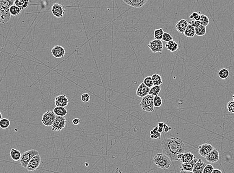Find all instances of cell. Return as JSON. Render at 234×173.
I'll list each match as a JSON object with an SVG mask.
<instances>
[{
  "label": "cell",
  "instance_id": "21",
  "mask_svg": "<svg viewBox=\"0 0 234 173\" xmlns=\"http://www.w3.org/2000/svg\"><path fill=\"white\" fill-rule=\"evenodd\" d=\"M166 49L171 52H176L178 49V45L173 40L167 42L165 45Z\"/></svg>",
  "mask_w": 234,
  "mask_h": 173
},
{
  "label": "cell",
  "instance_id": "47",
  "mask_svg": "<svg viewBox=\"0 0 234 173\" xmlns=\"http://www.w3.org/2000/svg\"><path fill=\"white\" fill-rule=\"evenodd\" d=\"M164 124H165L164 123L159 122L158 123V127H161V128H163V126H164Z\"/></svg>",
  "mask_w": 234,
  "mask_h": 173
},
{
  "label": "cell",
  "instance_id": "30",
  "mask_svg": "<svg viewBox=\"0 0 234 173\" xmlns=\"http://www.w3.org/2000/svg\"><path fill=\"white\" fill-rule=\"evenodd\" d=\"M21 9L15 5H12L10 8V13L13 16L19 15L21 13Z\"/></svg>",
  "mask_w": 234,
  "mask_h": 173
},
{
  "label": "cell",
  "instance_id": "11",
  "mask_svg": "<svg viewBox=\"0 0 234 173\" xmlns=\"http://www.w3.org/2000/svg\"><path fill=\"white\" fill-rule=\"evenodd\" d=\"M198 159L195 157L194 159L190 162L184 163L181 164L180 169H181V173H187V172H192L193 167L195 164L196 163Z\"/></svg>",
  "mask_w": 234,
  "mask_h": 173
},
{
  "label": "cell",
  "instance_id": "41",
  "mask_svg": "<svg viewBox=\"0 0 234 173\" xmlns=\"http://www.w3.org/2000/svg\"><path fill=\"white\" fill-rule=\"evenodd\" d=\"M189 24L193 27L196 28L198 27L199 25H200L201 24L200 23V22L199 21H197V20H194V21H192L190 22Z\"/></svg>",
  "mask_w": 234,
  "mask_h": 173
},
{
  "label": "cell",
  "instance_id": "22",
  "mask_svg": "<svg viewBox=\"0 0 234 173\" xmlns=\"http://www.w3.org/2000/svg\"><path fill=\"white\" fill-rule=\"evenodd\" d=\"M53 112L56 116H65L67 114V110L64 107L56 106L54 108Z\"/></svg>",
  "mask_w": 234,
  "mask_h": 173
},
{
  "label": "cell",
  "instance_id": "12",
  "mask_svg": "<svg viewBox=\"0 0 234 173\" xmlns=\"http://www.w3.org/2000/svg\"><path fill=\"white\" fill-rule=\"evenodd\" d=\"M51 54L54 57L60 59L65 56V49L61 46H56L51 49Z\"/></svg>",
  "mask_w": 234,
  "mask_h": 173
},
{
  "label": "cell",
  "instance_id": "23",
  "mask_svg": "<svg viewBox=\"0 0 234 173\" xmlns=\"http://www.w3.org/2000/svg\"><path fill=\"white\" fill-rule=\"evenodd\" d=\"M21 153L19 150L16 149L15 148H12L10 151V156L12 159L14 161H18L21 159Z\"/></svg>",
  "mask_w": 234,
  "mask_h": 173
},
{
  "label": "cell",
  "instance_id": "3",
  "mask_svg": "<svg viewBox=\"0 0 234 173\" xmlns=\"http://www.w3.org/2000/svg\"><path fill=\"white\" fill-rule=\"evenodd\" d=\"M153 161L158 168L162 170L168 169L171 165L170 159L163 153L157 154L154 157Z\"/></svg>",
  "mask_w": 234,
  "mask_h": 173
},
{
  "label": "cell",
  "instance_id": "4",
  "mask_svg": "<svg viewBox=\"0 0 234 173\" xmlns=\"http://www.w3.org/2000/svg\"><path fill=\"white\" fill-rule=\"evenodd\" d=\"M154 99V96L148 94L146 96L142 97L139 104V106L144 111L149 112H153L155 111Z\"/></svg>",
  "mask_w": 234,
  "mask_h": 173
},
{
  "label": "cell",
  "instance_id": "5",
  "mask_svg": "<svg viewBox=\"0 0 234 173\" xmlns=\"http://www.w3.org/2000/svg\"><path fill=\"white\" fill-rule=\"evenodd\" d=\"M39 154L38 151L35 149L30 150L24 152L21 156L20 161L21 165L24 168H27L30 160L35 156Z\"/></svg>",
  "mask_w": 234,
  "mask_h": 173
},
{
  "label": "cell",
  "instance_id": "37",
  "mask_svg": "<svg viewBox=\"0 0 234 173\" xmlns=\"http://www.w3.org/2000/svg\"><path fill=\"white\" fill-rule=\"evenodd\" d=\"M214 167L211 164H207L204 167V170L203 171V173H212L214 170Z\"/></svg>",
  "mask_w": 234,
  "mask_h": 173
},
{
  "label": "cell",
  "instance_id": "7",
  "mask_svg": "<svg viewBox=\"0 0 234 173\" xmlns=\"http://www.w3.org/2000/svg\"><path fill=\"white\" fill-rule=\"evenodd\" d=\"M56 115L54 113L53 111L52 112L48 110L43 114L41 119V122L46 126H48V127L51 126L53 123L54 120L56 119Z\"/></svg>",
  "mask_w": 234,
  "mask_h": 173
},
{
  "label": "cell",
  "instance_id": "20",
  "mask_svg": "<svg viewBox=\"0 0 234 173\" xmlns=\"http://www.w3.org/2000/svg\"><path fill=\"white\" fill-rule=\"evenodd\" d=\"M207 164L203 162L201 159H198L193 167L192 172L194 173H202L204 167Z\"/></svg>",
  "mask_w": 234,
  "mask_h": 173
},
{
  "label": "cell",
  "instance_id": "32",
  "mask_svg": "<svg viewBox=\"0 0 234 173\" xmlns=\"http://www.w3.org/2000/svg\"><path fill=\"white\" fill-rule=\"evenodd\" d=\"M11 122L8 119L3 118L0 120V128L3 129H6L10 127Z\"/></svg>",
  "mask_w": 234,
  "mask_h": 173
},
{
  "label": "cell",
  "instance_id": "38",
  "mask_svg": "<svg viewBox=\"0 0 234 173\" xmlns=\"http://www.w3.org/2000/svg\"><path fill=\"white\" fill-rule=\"evenodd\" d=\"M227 109L230 113H234V101H230L227 104Z\"/></svg>",
  "mask_w": 234,
  "mask_h": 173
},
{
  "label": "cell",
  "instance_id": "19",
  "mask_svg": "<svg viewBox=\"0 0 234 173\" xmlns=\"http://www.w3.org/2000/svg\"><path fill=\"white\" fill-rule=\"evenodd\" d=\"M188 24V22L186 20H181L176 22V30L179 33L184 34Z\"/></svg>",
  "mask_w": 234,
  "mask_h": 173
},
{
  "label": "cell",
  "instance_id": "15",
  "mask_svg": "<svg viewBox=\"0 0 234 173\" xmlns=\"http://www.w3.org/2000/svg\"><path fill=\"white\" fill-rule=\"evenodd\" d=\"M206 160L210 163H215L218 162L219 159V153L218 150L214 149L212 150L205 158Z\"/></svg>",
  "mask_w": 234,
  "mask_h": 173
},
{
  "label": "cell",
  "instance_id": "25",
  "mask_svg": "<svg viewBox=\"0 0 234 173\" xmlns=\"http://www.w3.org/2000/svg\"><path fill=\"white\" fill-rule=\"evenodd\" d=\"M29 2V0H14V4L22 11L28 7Z\"/></svg>",
  "mask_w": 234,
  "mask_h": 173
},
{
  "label": "cell",
  "instance_id": "6",
  "mask_svg": "<svg viewBox=\"0 0 234 173\" xmlns=\"http://www.w3.org/2000/svg\"><path fill=\"white\" fill-rule=\"evenodd\" d=\"M67 120L64 116H56L53 123L51 126L52 131L60 132L64 128L66 125Z\"/></svg>",
  "mask_w": 234,
  "mask_h": 173
},
{
  "label": "cell",
  "instance_id": "28",
  "mask_svg": "<svg viewBox=\"0 0 234 173\" xmlns=\"http://www.w3.org/2000/svg\"><path fill=\"white\" fill-rule=\"evenodd\" d=\"M218 75L222 80L227 79L230 76V72L226 68H222L219 72Z\"/></svg>",
  "mask_w": 234,
  "mask_h": 173
},
{
  "label": "cell",
  "instance_id": "48",
  "mask_svg": "<svg viewBox=\"0 0 234 173\" xmlns=\"http://www.w3.org/2000/svg\"><path fill=\"white\" fill-rule=\"evenodd\" d=\"M158 127H155V128H154V129L152 130V131H153V132H154V134H155V133H157V130H158Z\"/></svg>",
  "mask_w": 234,
  "mask_h": 173
},
{
  "label": "cell",
  "instance_id": "13",
  "mask_svg": "<svg viewBox=\"0 0 234 173\" xmlns=\"http://www.w3.org/2000/svg\"><path fill=\"white\" fill-rule=\"evenodd\" d=\"M198 149L200 155L203 157L205 158L206 156L213 149L214 147L210 144L206 143L199 146Z\"/></svg>",
  "mask_w": 234,
  "mask_h": 173
},
{
  "label": "cell",
  "instance_id": "45",
  "mask_svg": "<svg viewBox=\"0 0 234 173\" xmlns=\"http://www.w3.org/2000/svg\"><path fill=\"white\" fill-rule=\"evenodd\" d=\"M212 173H222V171L221 170L217 169H214L213 171L212 172Z\"/></svg>",
  "mask_w": 234,
  "mask_h": 173
},
{
  "label": "cell",
  "instance_id": "2",
  "mask_svg": "<svg viewBox=\"0 0 234 173\" xmlns=\"http://www.w3.org/2000/svg\"><path fill=\"white\" fill-rule=\"evenodd\" d=\"M14 0H0V23L6 24L10 21L11 14L10 8Z\"/></svg>",
  "mask_w": 234,
  "mask_h": 173
},
{
  "label": "cell",
  "instance_id": "17",
  "mask_svg": "<svg viewBox=\"0 0 234 173\" xmlns=\"http://www.w3.org/2000/svg\"><path fill=\"white\" fill-rule=\"evenodd\" d=\"M125 3L134 8H141L145 5L148 0H123Z\"/></svg>",
  "mask_w": 234,
  "mask_h": 173
},
{
  "label": "cell",
  "instance_id": "8",
  "mask_svg": "<svg viewBox=\"0 0 234 173\" xmlns=\"http://www.w3.org/2000/svg\"><path fill=\"white\" fill-rule=\"evenodd\" d=\"M147 46L150 49L152 53L154 54L161 53L163 50V43L161 41V40H155V39L152 40L150 41Z\"/></svg>",
  "mask_w": 234,
  "mask_h": 173
},
{
  "label": "cell",
  "instance_id": "16",
  "mask_svg": "<svg viewBox=\"0 0 234 173\" xmlns=\"http://www.w3.org/2000/svg\"><path fill=\"white\" fill-rule=\"evenodd\" d=\"M194 158V155L191 152L183 153L177 156L178 160L181 163L190 162Z\"/></svg>",
  "mask_w": 234,
  "mask_h": 173
},
{
  "label": "cell",
  "instance_id": "10",
  "mask_svg": "<svg viewBox=\"0 0 234 173\" xmlns=\"http://www.w3.org/2000/svg\"><path fill=\"white\" fill-rule=\"evenodd\" d=\"M64 7L57 3H54L51 8V12L54 16L57 18H61L64 16L65 13Z\"/></svg>",
  "mask_w": 234,
  "mask_h": 173
},
{
  "label": "cell",
  "instance_id": "34",
  "mask_svg": "<svg viewBox=\"0 0 234 173\" xmlns=\"http://www.w3.org/2000/svg\"><path fill=\"white\" fill-rule=\"evenodd\" d=\"M154 106L155 107H160L162 105V99L160 96H154Z\"/></svg>",
  "mask_w": 234,
  "mask_h": 173
},
{
  "label": "cell",
  "instance_id": "1",
  "mask_svg": "<svg viewBox=\"0 0 234 173\" xmlns=\"http://www.w3.org/2000/svg\"><path fill=\"white\" fill-rule=\"evenodd\" d=\"M163 154L168 156L173 161H177V156L183 153L186 147L181 139L177 137L165 138L161 143Z\"/></svg>",
  "mask_w": 234,
  "mask_h": 173
},
{
  "label": "cell",
  "instance_id": "44",
  "mask_svg": "<svg viewBox=\"0 0 234 173\" xmlns=\"http://www.w3.org/2000/svg\"><path fill=\"white\" fill-rule=\"evenodd\" d=\"M171 127L168 126V125L166 126L165 127L163 128V131H165V133H168L169 131L171 130Z\"/></svg>",
  "mask_w": 234,
  "mask_h": 173
},
{
  "label": "cell",
  "instance_id": "40",
  "mask_svg": "<svg viewBox=\"0 0 234 173\" xmlns=\"http://www.w3.org/2000/svg\"><path fill=\"white\" fill-rule=\"evenodd\" d=\"M189 18L191 19H194V20H197V21H199L200 18V14L198 13L197 12H194V13L192 14L190 16Z\"/></svg>",
  "mask_w": 234,
  "mask_h": 173
},
{
  "label": "cell",
  "instance_id": "46",
  "mask_svg": "<svg viewBox=\"0 0 234 173\" xmlns=\"http://www.w3.org/2000/svg\"><path fill=\"white\" fill-rule=\"evenodd\" d=\"M157 131L158 132H160V133H161L162 132H163V128H161V127H158V130H157Z\"/></svg>",
  "mask_w": 234,
  "mask_h": 173
},
{
  "label": "cell",
  "instance_id": "24",
  "mask_svg": "<svg viewBox=\"0 0 234 173\" xmlns=\"http://www.w3.org/2000/svg\"><path fill=\"white\" fill-rule=\"evenodd\" d=\"M184 35L185 37L187 38H193L194 37V35H195V28L192 27L190 24H188L185 32L184 33Z\"/></svg>",
  "mask_w": 234,
  "mask_h": 173
},
{
  "label": "cell",
  "instance_id": "18",
  "mask_svg": "<svg viewBox=\"0 0 234 173\" xmlns=\"http://www.w3.org/2000/svg\"><path fill=\"white\" fill-rule=\"evenodd\" d=\"M69 100L66 95L59 96L55 99V104L56 106L65 107L67 106Z\"/></svg>",
  "mask_w": 234,
  "mask_h": 173
},
{
  "label": "cell",
  "instance_id": "49",
  "mask_svg": "<svg viewBox=\"0 0 234 173\" xmlns=\"http://www.w3.org/2000/svg\"><path fill=\"white\" fill-rule=\"evenodd\" d=\"M150 134H151V135H154V132H153V131H152V130L150 131Z\"/></svg>",
  "mask_w": 234,
  "mask_h": 173
},
{
  "label": "cell",
  "instance_id": "33",
  "mask_svg": "<svg viewBox=\"0 0 234 173\" xmlns=\"http://www.w3.org/2000/svg\"><path fill=\"white\" fill-rule=\"evenodd\" d=\"M199 21L201 25H204L205 27H207L210 22L209 18L205 14H200V18Z\"/></svg>",
  "mask_w": 234,
  "mask_h": 173
},
{
  "label": "cell",
  "instance_id": "29",
  "mask_svg": "<svg viewBox=\"0 0 234 173\" xmlns=\"http://www.w3.org/2000/svg\"><path fill=\"white\" fill-rule=\"evenodd\" d=\"M160 90H161L160 86L154 85L150 88L149 94L154 96H158Z\"/></svg>",
  "mask_w": 234,
  "mask_h": 173
},
{
  "label": "cell",
  "instance_id": "39",
  "mask_svg": "<svg viewBox=\"0 0 234 173\" xmlns=\"http://www.w3.org/2000/svg\"><path fill=\"white\" fill-rule=\"evenodd\" d=\"M81 100L85 103L88 102L90 100V96L87 93H83L81 96Z\"/></svg>",
  "mask_w": 234,
  "mask_h": 173
},
{
  "label": "cell",
  "instance_id": "51",
  "mask_svg": "<svg viewBox=\"0 0 234 173\" xmlns=\"http://www.w3.org/2000/svg\"><path fill=\"white\" fill-rule=\"evenodd\" d=\"M232 98L233 99V101H234V94H233V95L232 96Z\"/></svg>",
  "mask_w": 234,
  "mask_h": 173
},
{
  "label": "cell",
  "instance_id": "35",
  "mask_svg": "<svg viewBox=\"0 0 234 173\" xmlns=\"http://www.w3.org/2000/svg\"><path fill=\"white\" fill-rule=\"evenodd\" d=\"M143 83H144L147 86V87H149L150 88H152L154 85L153 81H152V76H147V77L144 78Z\"/></svg>",
  "mask_w": 234,
  "mask_h": 173
},
{
  "label": "cell",
  "instance_id": "43",
  "mask_svg": "<svg viewBox=\"0 0 234 173\" xmlns=\"http://www.w3.org/2000/svg\"><path fill=\"white\" fill-rule=\"evenodd\" d=\"M80 120L79 118H74V119H73V120H72V123H73L74 125H79V124L80 123Z\"/></svg>",
  "mask_w": 234,
  "mask_h": 173
},
{
  "label": "cell",
  "instance_id": "31",
  "mask_svg": "<svg viewBox=\"0 0 234 173\" xmlns=\"http://www.w3.org/2000/svg\"><path fill=\"white\" fill-rule=\"evenodd\" d=\"M164 33L163 29L161 28L156 29L154 31V38L155 40H161Z\"/></svg>",
  "mask_w": 234,
  "mask_h": 173
},
{
  "label": "cell",
  "instance_id": "36",
  "mask_svg": "<svg viewBox=\"0 0 234 173\" xmlns=\"http://www.w3.org/2000/svg\"><path fill=\"white\" fill-rule=\"evenodd\" d=\"M161 40L162 41L167 43V42L173 40V38L169 33H164Z\"/></svg>",
  "mask_w": 234,
  "mask_h": 173
},
{
  "label": "cell",
  "instance_id": "27",
  "mask_svg": "<svg viewBox=\"0 0 234 173\" xmlns=\"http://www.w3.org/2000/svg\"><path fill=\"white\" fill-rule=\"evenodd\" d=\"M154 85H161L162 84V80L161 76L157 73H155L152 76Z\"/></svg>",
  "mask_w": 234,
  "mask_h": 173
},
{
  "label": "cell",
  "instance_id": "26",
  "mask_svg": "<svg viewBox=\"0 0 234 173\" xmlns=\"http://www.w3.org/2000/svg\"><path fill=\"white\" fill-rule=\"evenodd\" d=\"M206 27H205L204 25H199L197 27L195 28V35L198 36H203L205 35L206 33Z\"/></svg>",
  "mask_w": 234,
  "mask_h": 173
},
{
  "label": "cell",
  "instance_id": "42",
  "mask_svg": "<svg viewBox=\"0 0 234 173\" xmlns=\"http://www.w3.org/2000/svg\"><path fill=\"white\" fill-rule=\"evenodd\" d=\"M160 137H161V133H160V132H158V131L154 135H150V138L152 139H155L160 138Z\"/></svg>",
  "mask_w": 234,
  "mask_h": 173
},
{
  "label": "cell",
  "instance_id": "14",
  "mask_svg": "<svg viewBox=\"0 0 234 173\" xmlns=\"http://www.w3.org/2000/svg\"><path fill=\"white\" fill-rule=\"evenodd\" d=\"M150 90V88L147 87L144 83H142L139 84L136 90V96H138L139 97L142 98L149 94Z\"/></svg>",
  "mask_w": 234,
  "mask_h": 173
},
{
  "label": "cell",
  "instance_id": "9",
  "mask_svg": "<svg viewBox=\"0 0 234 173\" xmlns=\"http://www.w3.org/2000/svg\"><path fill=\"white\" fill-rule=\"evenodd\" d=\"M41 162V157L40 154L35 156L29 162L27 169L29 171L32 172L37 170L40 166Z\"/></svg>",
  "mask_w": 234,
  "mask_h": 173
},
{
  "label": "cell",
  "instance_id": "50",
  "mask_svg": "<svg viewBox=\"0 0 234 173\" xmlns=\"http://www.w3.org/2000/svg\"><path fill=\"white\" fill-rule=\"evenodd\" d=\"M2 113H1V112H0V120L2 119Z\"/></svg>",
  "mask_w": 234,
  "mask_h": 173
}]
</instances>
